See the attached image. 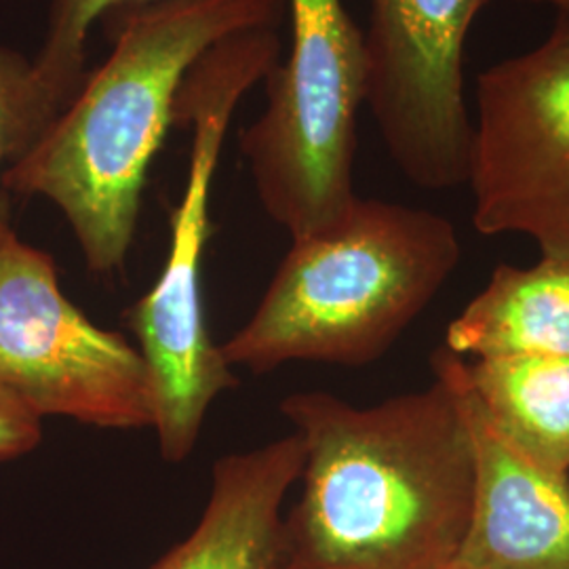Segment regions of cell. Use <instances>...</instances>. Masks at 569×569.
I'll use <instances>...</instances> for the list:
<instances>
[{"instance_id": "obj_5", "label": "cell", "mask_w": 569, "mask_h": 569, "mask_svg": "<svg viewBox=\"0 0 569 569\" xmlns=\"http://www.w3.org/2000/svg\"><path fill=\"white\" fill-rule=\"evenodd\" d=\"M291 47L268 103L241 133L258 199L291 241L340 224L357 203V119L367 100L363 30L345 0H287Z\"/></svg>"}, {"instance_id": "obj_4", "label": "cell", "mask_w": 569, "mask_h": 569, "mask_svg": "<svg viewBox=\"0 0 569 569\" xmlns=\"http://www.w3.org/2000/svg\"><path fill=\"white\" fill-rule=\"evenodd\" d=\"M279 30L260 28L213 44L186 74L173 127L192 129L182 199L171 216V241L157 283L122 312L150 371L154 432L164 462L180 465L199 443L213 401L239 387L220 345L204 326L203 256L209 197L228 127L244 96L281 61Z\"/></svg>"}, {"instance_id": "obj_7", "label": "cell", "mask_w": 569, "mask_h": 569, "mask_svg": "<svg viewBox=\"0 0 569 569\" xmlns=\"http://www.w3.org/2000/svg\"><path fill=\"white\" fill-rule=\"evenodd\" d=\"M468 186L475 228L569 260V9L547 39L477 77Z\"/></svg>"}, {"instance_id": "obj_12", "label": "cell", "mask_w": 569, "mask_h": 569, "mask_svg": "<svg viewBox=\"0 0 569 569\" xmlns=\"http://www.w3.org/2000/svg\"><path fill=\"white\" fill-rule=\"evenodd\" d=\"M468 385L510 446L542 467L569 472L568 357L467 361Z\"/></svg>"}, {"instance_id": "obj_14", "label": "cell", "mask_w": 569, "mask_h": 569, "mask_svg": "<svg viewBox=\"0 0 569 569\" xmlns=\"http://www.w3.org/2000/svg\"><path fill=\"white\" fill-rule=\"evenodd\" d=\"M49 122L32 84V66L0 44V226L11 222L4 171L37 143Z\"/></svg>"}, {"instance_id": "obj_1", "label": "cell", "mask_w": 569, "mask_h": 569, "mask_svg": "<svg viewBox=\"0 0 569 569\" xmlns=\"http://www.w3.org/2000/svg\"><path fill=\"white\" fill-rule=\"evenodd\" d=\"M302 493L284 515L287 569H451L475 502V446L446 373L378 406L293 392Z\"/></svg>"}, {"instance_id": "obj_3", "label": "cell", "mask_w": 569, "mask_h": 569, "mask_svg": "<svg viewBox=\"0 0 569 569\" xmlns=\"http://www.w3.org/2000/svg\"><path fill=\"white\" fill-rule=\"evenodd\" d=\"M460 256L446 216L359 197L340 224L291 243L222 355L256 376L293 361L373 363L437 298Z\"/></svg>"}, {"instance_id": "obj_6", "label": "cell", "mask_w": 569, "mask_h": 569, "mask_svg": "<svg viewBox=\"0 0 569 569\" xmlns=\"http://www.w3.org/2000/svg\"><path fill=\"white\" fill-rule=\"evenodd\" d=\"M0 388L39 418L154 427L142 352L93 323L61 289L53 258L0 226Z\"/></svg>"}, {"instance_id": "obj_8", "label": "cell", "mask_w": 569, "mask_h": 569, "mask_svg": "<svg viewBox=\"0 0 569 569\" xmlns=\"http://www.w3.org/2000/svg\"><path fill=\"white\" fill-rule=\"evenodd\" d=\"M366 106L409 182H468L472 119L465 98L470 28L493 0H367Z\"/></svg>"}, {"instance_id": "obj_16", "label": "cell", "mask_w": 569, "mask_h": 569, "mask_svg": "<svg viewBox=\"0 0 569 569\" xmlns=\"http://www.w3.org/2000/svg\"><path fill=\"white\" fill-rule=\"evenodd\" d=\"M517 2H531V4H549V7H555L557 11H566V9H569V0H517Z\"/></svg>"}, {"instance_id": "obj_11", "label": "cell", "mask_w": 569, "mask_h": 569, "mask_svg": "<svg viewBox=\"0 0 569 569\" xmlns=\"http://www.w3.org/2000/svg\"><path fill=\"white\" fill-rule=\"evenodd\" d=\"M446 350L468 361L568 357L569 260L500 264L446 331Z\"/></svg>"}, {"instance_id": "obj_13", "label": "cell", "mask_w": 569, "mask_h": 569, "mask_svg": "<svg viewBox=\"0 0 569 569\" xmlns=\"http://www.w3.org/2000/svg\"><path fill=\"white\" fill-rule=\"evenodd\" d=\"M148 0H49L47 34L32 66V84L47 122L58 119L87 77V41L106 13Z\"/></svg>"}, {"instance_id": "obj_10", "label": "cell", "mask_w": 569, "mask_h": 569, "mask_svg": "<svg viewBox=\"0 0 569 569\" xmlns=\"http://www.w3.org/2000/svg\"><path fill=\"white\" fill-rule=\"evenodd\" d=\"M305 462L296 430L218 458L201 521L150 569H287L283 502Z\"/></svg>"}, {"instance_id": "obj_9", "label": "cell", "mask_w": 569, "mask_h": 569, "mask_svg": "<svg viewBox=\"0 0 569 569\" xmlns=\"http://www.w3.org/2000/svg\"><path fill=\"white\" fill-rule=\"evenodd\" d=\"M430 363L458 388L475 446L472 517L451 569H569V472L510 446L472 395L465 359L439 348Z\"/></svg>"}, {"instance_id": "obj_2", "label": "cell", "mask_w": 569, "mask_h": 569, "mask_svg": "<svg viewBox=\"0 0 569 569\" xmlns=\"http://www.w3.org/2000/svg\"><path fill=\"white\" fill-rule=\"evenodd\" d=\"M284 13L287 0H148L106 13L108 60L4 171V190L56 204L89 272H121L186 74L232 34L279 30Z\"/></svg>"}, {"instance_id": "obj_15", "label": "cell", "mask_w": 569, "mask_h": 569, "mask_svg": "<svg viewBox=\"0 0 569 569\" xmlns=\"http://www.w3.org/2000/svg\"><path fill=\"white\" fill-rule=\"evenodd\" d=\"M41 441V418L0 388V462L28 456Z\"/></svg>"}]
</instances>
